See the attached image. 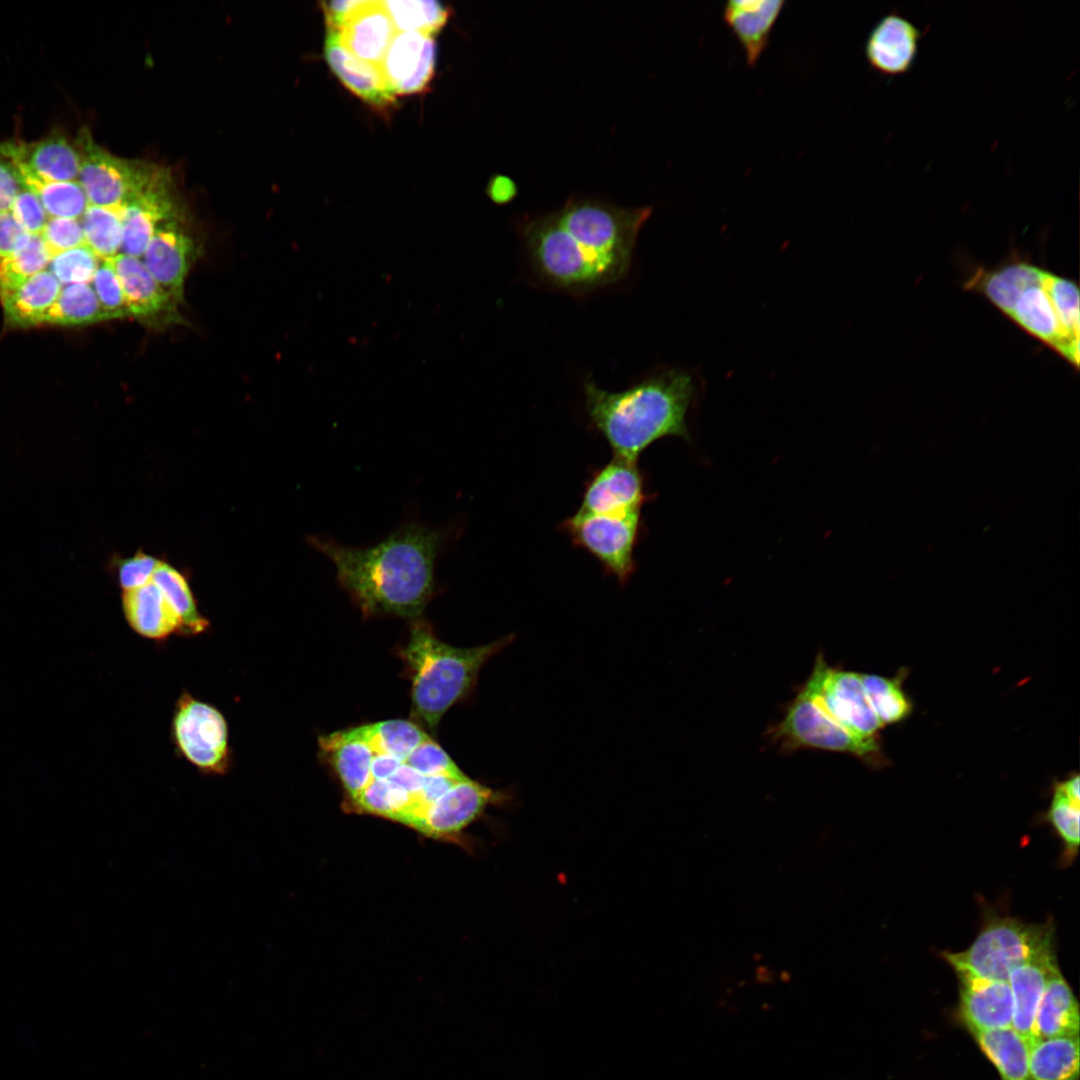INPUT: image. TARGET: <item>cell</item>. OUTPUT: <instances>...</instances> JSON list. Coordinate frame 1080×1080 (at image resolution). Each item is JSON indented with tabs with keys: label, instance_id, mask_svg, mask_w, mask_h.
Masks as SVG:
<instances>
[{
	"label": "cell",
	"instance_id": "obj_1",
	"mask_svg": "<svg viewBox=\"0 0 1080 1080\" xmlns=\"http://www.w3.org/2000/svg\"><path fill=\"white\" fill-rule=\"evenodd\" d=\"M651 213V206L574 198L558 210L527 218L521 235L539 279L559 290L584 293L628 274L639 232Z\"/></svg>",
	"mask_w": 1080,
	"mask_h": 1080
},
{
	"label": "cell",
	"instance_id": "obj_2",
	"mask_svg": "<svg viewBox=\"0 0 1080 1080\" xmlns=\"http://www.w3.org/2000/svg\"><path fill=\"white\" fill-rule=\"evenodd\" d=\"M456 536L455 526L409 519L367 546L323 535L311 536L309 543L332 562L339 585L365 615L414 618L433 597L437 562Z\"/></svg>",
	"mask_w": 1080,
	"mask_h": 1080
},
{
	"label": "cell",
	"instance_id": "obj_3",
	"mask_svg": "<svg viewBox=\"0 0 1080 1080\" xmlns=\"http://www.w3.org/2000/svg\"><path fill=\"white\" fill-rule=\"evenodd\" d=\"M695 395L692 377L664 369L629 388L612 392L593 380L584 382V406L590 423L615 457L637 462L640 454L666 436L689 440L686 416Z\"/></svg>",
	"mask_w": 1080,
	"mask_h": 1080
},
{
	"label": "cell",
	"instance_id": "obj_4",
	"mask_svg": "<svg viewBox=\"0 0 1080 1080\" xmlns=\"http://www.w3.org/2000/svg\"><path fill=\"white\" fill-rule=\"evenodd\" d=\"M410 632L403 657L413 672L412 706L433 729L471 691L483 665L514 640L509 634L489 644L458 648L439 640L424 621L415 622Z\"/></svg>",
	"mask_w": 1080,
	"mask_h": 1080
},
{
	"label": "cell",
	"instance_id": "obj_5",
	"mask_svg": "<svg viewBox=\"0 0 1080 1080\" xmlns=\"http://www.w3.org/2000/svg\"><path fill=\"white\" fill-rule=\"evenodd\" d=\"M1052 952L1054 927L1050 922L1030 924L1010 916L991 915L966 950L941 955L955 973L1008 982L1015 969Z\"/></svg>",
	"mask_w": 1080,
	"mask_h": 1080
},
{
	"label": "cell",
	"instance_id": "obj_6",
	"mask_svg": "<svg viewBox=\"0 0 1080 1080\" xmlns=\"http://www.w3.org/2000/svg\"><path fill=\"white\" fill-rule=\"evenodd\" d=\"M768 736L783 752L817 749L851 754L871 763L880 753L878 739L857 738L828 714L809 677L787 704L782 719L768 730Z\"/></svg>",
	"mask_w": 1080,
	"mask_h": 1080
},
{
	"label": "cell",
	"instance_id": "obj_7",
	"mask_svg": "<svg viewBox=\"0 0 1080 1080\" xmlns=\"http://www.w3.org/2000/svg\"><path fill=\"white\" fill-rule=\"evenodd\" d=\"M79 155L78 181L88 204L125 206L153 179L160 166L118 157L96 143L87 128L75 140Z\"/></svg>",
	"mask_w": 1080,
	"mask_h": 1080
},
{
	"label": "cell",
	"instance_id": "obj_8",
	"mask_svg": "<svg viewBox=\"0 0 1080 1080\" xmlns=\"http://www.w3.org/2000/svg\"><path fill=\"white\" fill-rule=\"evenodd\" d=\"M172 736L177 750L201 772L223 775L229 770L228 725L213 705L182 694L172 719Z\"/></svg>",
	"mask_w": 1080,
	"mask_h": 1080
},
{
	"label": "cell",
	"instance_id": "obj_9",
	"mask_svg": "<svg viewBox=\"0 0 1080 1080\" xmlns=\"http://www.w3.org/2000/svg\"><path fill=\"white\" fill-rule=\"evenodd\" d=\"M641 511L619 515L576 512L563 523L574 544L594 556L620 584L635 570L634 549L638 541Z\"/></svg>",
	"mask_w": 1080,
	"mask_h": 1080
},
{
	"label": "cell",
	"instance_id": "obj_10",
	"mask_svg": "<svg viewBox=\"0 0 1080 1080\" xmlns=\"http://www.w3.org/2000/svg\"><path fill=\"white\" fill-rule=\"evenodd\" d=\"M828 714L849 733L863 740L877 739L882 728L867 697L861 674L828 665L822 652L809 676Z\"/></svg>",
	"mask_w": 1080,
	"mask_h": 1080
},
{
	"label": "cell",
	"instance_id": "obj_11",
	"mask_svg": "<svg viewBox=\"0 0 1080 1080\" xmlns=\"http://www.w3.org/2000/svg\"><path fill=\"white\" fill-rule=\"evenodd\" d=\"M1045 272L1046 270L1037 268L1006 316L1078 369L1079 340L1073 339L1065 330L1047 289Z\"/></svg>",
	"mask_w": 1080,
	"mask_h": 1080
},
{
	"label": "cell",
	"instance_id": "obj_12",
	"mask_svg": "<svg viewBox=\"0 0 1080 1080\" xmlns=\"http://www.w3.org/2000/svg\"><path fill=\"white\" fill-rule=\"evenodd\" d=\"M177 219L171 175L160 167L148 185L124 206L123 254L140 258L156 229Z\"/></svg>",
	"mask_w": 1080,
	"mask_h": 1080
},
{
	"label": "cell",
	"instance_id": "obj_13",
	"mask_svg": "<svg viewBox=\"0 0 1080 1080\" xmlns=\"http://www.w3.org/2000/svg\"><path fill=\"white\" fill-rule=\"evenodd\" d=\"M507 800L503 791H495L466 776L427 808L416 830L434 838L452 837L488 806Z\"/></svg>",
	"mask_w": 1080,
	"mask_h": 1080
},
{
	"label": "cell",
	"instance_id": "obj_14",
	"mask_svg": "<svg viewBox=\"0 0 1080 1080\" xmlns=\"http://www.w3.org/2000/svg\"><path fill=\"white\" fill-rule=\"evenodd\" d=\"M646 499L644 479L637 462L614 457L594 472L577 512L619 515L641 511Z\"/></svg>",
	"mask_w": 1080,
	"mask_h": 1080
},
{
	"label": "cell",
	"instance_id": "obj_15",
	"mask_svg": "<svg viewBox=\"0 0 1080 1080\" xmlns=\"http://www.w3.org/2000/svg\"><path fill=\"white\" fill-rule=\"evenodd\" d=\"M114 268L125 297L129 316L154 327L182 320L176 302L136 257L119 253L108 260Z\"/></svg>",
	"mask_w": 1080,
	"mask_h": 1080
},
{
	"label": "cell",
	"instance_id": "obj_16",
	"mask_svg": "<svg viewBox=\"0 0 1080 1080\" xmlns=\"http://www.w3.org/2000/svg\"><path fill=\"white\" fill-rule=\"evenodd\" d=\"M436 43L431 35L397 32L379 68L394 96L418 93L431 81Z\"/></svg>",
	"mask_w": 1080,
	"mask_h": 1080
},
{
	"label": "cell",
	"instance_id": "obj_17",
	"mask_svg": "<svg viewBox=\"0 0 1080 1080\" xmlns=\"http://www.w3.org/2000/svg\"><path fill=\"white\" fill-rule=\"evenodd\" d=\"M195 245L178 219L161 224L143 254L144 264L155 280L178 303L195 256Z\"/></svg>",
	"mask_w": 1080,
	"mask_h": 1080
},
{
	"label": "cell",
	"instance_id": "obj_18",
	"mask_svg": "<svg viewBox=\"0 0 1080 1080\" xmlns=\"http://www.w3.org/2000/svg\"><path fill=\"white\" fill-rule=\"evenodd\" d=\"M6 148L24 179L41 181L78 180L80 155L77 146L66 136L53 133L32 143L5 142Z\"/></svg>",
	"mask_w": 1080,
	"mask_h": 1080
},
{
	"label": "cell",
	"instance_id": "obj_19",
	"mask_svg": "<svg viewBox=\"0 0 1080 1080\" xmlns=\"http://www.w3.org/2000/svg\"><path fill=\"white\" fill-rule=\"evenodd\" d=\"M956 975L958 1018L970 1034L1012 1026L1013 998L1008 982Z\"/></svg>",
	"mask_w": 1080,
	"mask_h": 1080
},
{
	"label": "cell",
	"instance_id": "obj_20",
	"mask_svg": "<svg viewBox=\"0 0 1080 1080\" xmlns=\"http://www.w3.org/2000/svg\"><path fill=\"white\" fill-rule=\"evenodd\" d=\"M921 32L909 19L893 11L883 16L871 29L865 56L871 68L883 75L907 73L915 63Z\"/></svg>",
	"mask_w": 1080,
	"mask_h": 1080
},
{
	"label": "cell",
	"instance_id": "obj_21",
	"mask_svg": "<svg viewBox=\"0 0 1080 1080\" xmlns=\"http://www.w3.org/2000/svg\"><path fill=\"white\" fill-rule=\"evenodd\" d=\"M334 31L348 52L377 67L397 33L382 1L372 0H360Z\"/></svg>",
	"mask_w": 1080,
	"mask_h": 1080
},
{
	"label": "cell",
	"instance_id": "obj_22",
	"mask_svg": "<svg viewBox=\"0 0 1080 1080\" xmlns=\"http://www.w3.org/2000/svg\"><path fill=\"white\" fill-rule=\"evenodd\" d=\"M784 5L782 0H731L725 3L724 21L740 43L748 66L755 65L767 47Z\"/></svg>",
	"mask_w": 1080,
	"mask_h": 1080
},
{
	"label": "cell",
	"instance_id": "obj_23",
	"mask_svg": "<svg viewBox=\"0 0 1080 1080\" xmlns=\"http://www.w3.org/2000/svg\"><path fill=\"white\" fill-rule=\"evenodd\" d=\"M326 61L339 80L367 103L383 107L394 100L379 67L358 59L340 43L336 31L327 29L324 45Z\"/></svg>",
	"mask_w": 1080,
	"mask_h": 1080
},
{
	"label": "cell",
	"instance_id": "obj_24",
	"mask_svg": "<svg viewBox=\"0 0 1080 1080\" xmlns=\"http://www.w3.org/2000/svg\"><path fill=\"white\" fill-rule=\"evenodd\" d=\"M319 745L333 765L350 801L371 781L374 752L357 728L321 737Z\"/></svg>",
	"mask_w": 1080,
	"mask_h": 1080
},
{
	"label": "cell",
	"instance_id": "obj_25",
	"mask_svg": "<svg viewBox=\"0 0 1080 1080\" xmlns=\"http://www.w3.org/2000/svg\"><path fill=\"white\" fill-rule=\"evenodd\" d=\"M1058 968L1055 952L1015 969L1008 983L1013 998L1012 1027L1032 1043L1035 1015L1052 973Z\"/></svg>",
	"mask_w": 1080,
	"mask_h": 1080
},
{
	"label": "cell",
	"instance_id": "obj_26",
	"mask_svg": "<svg viewBox=\"0 0 1080 1080\" xmlns=\"http://www.w3.org/2000/svg\"><path fill=\"white\" fill-rule=\"evenodd\" d=\"M1079 1032V1004L1058 967L1052 973L1039 1003L1033 1023L1032 1042L1053 1037L1076 1036Z\"/></svg>",
	"mask_w": 1080,
	"mask_h": 1080
},
{
	"label": "cell",
	"instance_id": "obj_27",
	"mask_svg": "<svg viewBox=\"0 0 1080 1080\" xmlns=\"http://www.w3.org/2000/svg\"><path fill=\"white\" fill-rule=\"evenodd\" d=\"M122 606L130 627L145 638L160 640L180 632L176 613L152 581L124 591Z\"/></svg>",
	"mask_w": 1080,
	"mask_h": 1080
},
{
	"label": "cell",
	"instance_id": "obj_28",
	"mask_svg": "<svg viewBox=\"0 0 1080 1080\" xmlns=\"http://www.w3.org/2000/svg\"><path fill=\"white\" fill-rule=\"evenodd\" d=\"M61 284L47 270L28 278L16 288L0 293L6 320L18 327L42 323L43 316L58 298Z\"/></svg>",
	"mask_w": 1080,
	"mask_h": 1080
},
{
	"label": "cell",
	"instance_id": "obj_29",
	"mask_svg": "<svg viewBox=\"0 0 1080 1080\" xmlns=\"http://www.w3.org/2000/svg\"><path fill=\"white\" fill-rule=\"evenodd\" d=\"M1001 1080H1030V1043L1012 1026L971 1033Z\"/></svg>",
	"mask_w": 1080,
	"mask_h": 1080
},
{
	"label": "cell",
	"instance_id": "obj_30",
	"mask_svg": "<svg viewBox=\"0 0 1080 1080\" xmlns=\"http://www.w3.org/2000/svg\"><path fill=\"white\" fill-rule=\"evenodd\" d=\"M1079 1035L1036 1040L1030 1045V1080H1079Z\"/></svg>",
	"mask_w": 1080,
	"mask_h": 1080
},
{
	"label": "cell",
	"instance_id": "obj_31",
	"mask_svg": "<svg viewBox=\"0 0 1080 1080\" xmlns=\"http://www.w3.org/2000/svg\"><path fill=\"white\" fill-rule=\"evenodd\" d=\"M124 206L88 205L81 225L84 244L100 259L110 260L119 254L123 242Z\"/></svg>",
	"mask_w": 1080,
	"mask_h": 1080
},
{
	"label": "cell",
	"instance_id": "obj_32",
	"mask_svg": "<svg viewBox=\"0 0 1080 1080\" xmlns=\"http://www.w3.org/2000/svg\"><path fill=\"white\" fill-rule=\"evenodd\" d=\"M108 320L90 284H70L43 316L42 323L64 326L87 325Z\"/></svg>",
	"mask_w": 1080,
	"mask_h": 1080
},
{
	"label": "cell",
	"instance_id": "obj_33",
	"mask_svg": "<svg viewBox=\"0 0 1080 1080\" xmlns=\"http://www.w3.org/2000/svg\"><path fill=\"white\" fill-rule=\"evenodd\" d=\"M162 592L180 621V632L199 634L208 621L199 613L190 587L184 576L166 563H160L151 580Z\"/></svg>",
	"mask_w": 1080,
	"mask_h": 1080
},
{
	"label": "cell",
	"instance_id": "obj_34",
	"mask_svg": "<svg viewBox=\"0 0 1080 1080\" xmlns=\"http://www.w3.org/2000/svg\"><path fill=\"white\" fill-rule=\"evenodd\" d=\"M357 730L374 753L391 756L400 762H405L418 745L430 738L406 720L382 721L357 727Z\"/></svg>",
	"mask_w": 1080,
	"mask_h": 1080
},
{
	"label": "cell",
	"instance_id": "obj_35",
	"mask_svg": "<svg viewBox=\"0 0 1080 1080\" xmlns=\"http://www.w3.org/2000/svg\"><path fill=\"white\" fill-rule=\"evenodd\" d=\"M22 186L31 190L40 200L49 218H67L79 220L88 200L78 180L41 181L22 180Z\"/></svg>",
	"mask_w": 1080,
	"mask_h": 1080
},
{
	"label": "cell",
	"instance_id": "obj_36",
	"mask_svg": "<svg viewBox=\"0 0 1080 1080\" xmlns=\"http://www.w3.org/2000/svg\"><path fill=\"white\" fill-rule=\"evenodd\" d=\"M397 32H420L433 36L447 22L449 8L435 0L382 1Z\"/></svg>",
	"mask_w": 1080,
	"mask_h": 1080
},
{
	"label": "cell",
	"instance_id": "obj_37",
	"mask_svg": "<svg viewBox=\"0 0 1080 1080\" xmlns=\"http://www.w3.org/2000/svg\"><path fill=\"white\" fill-rule=\"evenodd\" d=\"M51 259L41 236L28 234L10 257L0 261V293L14 289L44 271Z\"/></svg>",
	"mask_w": 1080,
	"mask_h": 1080
},
{
	"label": "cell",
	"instance_id": "obj_38",
	"mask_svg": "<svg viewBox=\"0 0 1080 1080\" xmlns=\"http://www.w3.org/2000/svg\"><path fill=\"white\" fill-rule=\"evenodd\" d=\"M862 682L871 706L882 724H892L906 718L911 703L898 680L874 674H861Z\"/></svg>",
	"mask_w": 1080,
	"mask_h": 1080
},
{
	"label": "cell",
	"instance_id": "obj_39",
	"mask_svg": "<svg viewBox=\"0 0 1080 1080\" xmlns=\"http://www.w3.org/2000/svg\"><path fill=\"white\" fill-rule=\"evenodd\" d=\"M1080 804L1067 798L1055 788L1047 812V820L1064 845V859L1071 862L1079 848Z\"/></svg>",
	"mask_w": 1080,
	"mask_h": 1080
},
{
	"label": "cell",
	"instance_id": "obj_40",
	"mask_svg": "<svg viewBox=\"0 0 1080 1080\" xmlns=\"http://www.w3.org/2000/svg\"><path fill=\"white\" fill-rule=\"evenodd\" d=\"M99 264L100 259L84 244L54 256L50 272L60 284H89Z\"/></svg>",
	"mask_w": 1080,
	"mask_h": 1080
},
{
	"label": "cell",
	"instance_id": "obj_41",
	"mask_svg": "<svg viewBox=\"0 0 1080 1080\" xmlns=\"http://www.w3.org/2000/svg\"><path fill=\"white\" fill-rule=\"evenodd\" d=\"M1045 283L1052 296L1061 322L1068 334L1079 340V289L1077 284L1065 277L1046 270Z\"/></svg>",
	"mask_w": 1080,
	"mask_h": 1080
},
{
	"label": "cell",
	"instance_id": "obj_42",
	"mask_svg": "<svg viewBox=\"0 0 1080 1080\" xmlns=\"http://www.w3.org/2000/svg\"><path fill=\"white\" fill-rule=\"evenodd\" d=\"M92 284L108 320L129 316L120 280L108 260H101Z\"/></svg>",
	"mask_w": 1080,
	"mask_h": 1080
},
{
	"label": "cell",
	"instance_id": "obj_43",
	"mask_svg": "<svg viewBox=\"0 0 1080 1080\" xmlns=\"http://www.w3.org/2000/svg\"><path fill=\"white\" fill-rule=\"evenodd\" d=\"M405 763L424 776L463 774L447 753L431 738L418 745L407 757Z\"/></svg>",
	"mask_w": 1080,
	"mask_h": 1080
},
{
	"label": "cell",
	"instance_id": "obj_44",
	"mask_svg": "<svg viewBox=\"0 0 1080 1080\" xmlns=\"http://www.w3.org/2000/svg\"><path fill=\"white\" fill-rule=\"evenodd\" d=\"M40 236L52 258L84 245L82 225L77 219L49 218Z\"/></svg>",
	"mask_w": 1080,
	"mask_h": 1080
},
{
	"label": "cell",
	"instance_id": "obj_45",
	"mask_svg": "<svg viewBox=\"0 0 1080 1080\" xmlns=\"http://www.w3.org/2000/svg\"><path fill=\"white\" fill-rule=\"evenodd\" d=\"M10 212L21 228L32 235H40L49 219L38 197L24 187L15 197Z\"/></svg>",
	"mask_w": 1080,
	"mask_h": 1080
},
{
	"label": "cell",
	"instance_id": "obj_46",
	"mask_svg": "<svg viewBox=\"0 0 1080 1080\" xmlns=\"http://www.w3.org/2000/svg\"><path fill=\"white\" fill-rule=\"evenodd\" d=\"M160 563L158 559L142 552L127 559H120L117 569L121 587L127 591L149 583Z\"/></svg>",
	"mask_w": 1080,
	"mask_h": 1080
},
{
	"label": "cell",
	"instance_id": "obj_47",
	"mask_svg": "<svg viewBox=\"0 0 1080 1080\" xmlns=\"http://www.w3.org/2000/svg\"><path fill=\"white\" fill-rule=\"evenodd\" d=\"M22 188L19 172L5 142L0 143V211H10L15 197Z\"/></svg>",
	"mask_w": 1080,
	"mask_h": 1080
},
{
	"label": "cell",
	"instance_id": "obj_48",
	"mask_svg": "<svg viewBox=\"0 0 1080 1080\" xmlns=\"http://www.w3.org/2000/svg\"><path fill=\"white\" fill-rule=\"evenodd\" d=\"M28 234L16 222L10 211H0V261L10 257Z\"/></svg>",
	"mask_w": 1080,
	"mask_h": 1080
},
{
	"label": "cell",
	"instance_id": "obj_49",
	"mask_svg": "<svg viewBox=\"0 0 1080 1080\" xmlns=\"http://www.w3.org/2000/svg\"><path fill=\"white\" fill-rule=\"evenodd\" d=\"M425 777L426 776L420 774L419 772H417L416 770L411 768L409 765H407L405 762H403L398 767V769L394 772V774L391 777H389L387 780L390 781L391 783H393L394 785H396L397 787L401 788L405 792H407L409 795H411L412 798H413V806H414L415 798L418 795V793L420 792V790H421V788H422V786L424 784ZM413 806H412V809L410 811V814H411V812L413 810ZM410 814H409L405 824L407 823V821H408V819L410 817Z\"/></svg>",
	"mask_w": 1080,
	"mask_h": 1080
},
{
	"label": "cell",
	"instance_id": "obj_50",
	"mask_svg": "<svg viewBox=\"0 0 1080 1080\" xmlns=\"http://www.w3.org/2000/svg\"><path fill=\"white\" fill-rule=\"evenodd\" d=\"M517 193L515 182L505 175H494L489 180L487 194L497 204L510 202Z\"/></svg>",
	"mask_w": 1080,
	"mask_h": 1080
},
{
	"label": "cell",
	"instance_id": "obj_51",
	"mask_svg": "<svg viewBox=\"0 0 1080 1080\" xmlns=\"http://www.w3.org/2000/svg\"><path fill=\"white\" fill-rule=\"evenodd\" d=\"M403 762L384 754L374 753L371 764V780H386Z\"/></svg>",
	"mask_w": 1080,
	"mask_h": 1080
},
{
	"label": "cell",
	"instance_id": "obj_52",
	"mask_svg": "<svg viewBox=\"0 0 1080 1080\" xmlns=\"http://www.w3.org/2000/svg\"><path fill=\"white\" fill-rule=\"evenodd\" d=\"M1071 801L1080 804V789H1079V776L1074 775L1067 780L1059 783L1056 787Z\"/></svg>",
	"mask_w": 1080,
	"mask_h": 1080
}]
</instances>
